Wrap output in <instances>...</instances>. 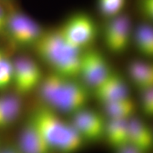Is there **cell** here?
Segmentation results:
<instances>
[{"label":"cell","mask_w":153,"mask_h":153,"mask_svg":"<svg viewBox=\"0 0 153 153\" xmlns=\"http://www.w3.org/2000/svg\"><path fill=\"white\" fill-rule=\"evenodd\" d=\"M31 118L52 152L76 153L82 148L85 140L72 123L63 120L55 111L41 107Z\"/></svg>","instance_id":"cell-3"},{"label":"cell","mask_w":153,"mask_h":153,"mask_svg":"<svg viewBox=\"0 0 153 153\" xmlns=\"http://www.w3.org/2000/svg\"><path fill=\"white\" fill-rule=\"evenodd\" d=\"M131 37V22L129 16L119 14L110 19L104 31V41L111 52L121 53L128 47Z\"/></svg>","instance_id":"cell-8"},{"label":"cell","mask_w":153,"mask_h":153,"mask_svg":"<svg viewBox=\"0 0 153 153\" xmlns=\"http://www.w3.org/2000/svg\"><path fill=\"white\" fill-rule=\"evenodd\" d=\"M128 144L146 153L153 145L150 128L143 120L132 117L128 120Z\"/></svg>","instance_id":"cell-12"},{"label":"cell","mask_w":153,"mask_h":153,"mask_svg":"<svg viewBox=\"0 0 153 153\" xmlns=\"http://www.w3.org/2000/svg\"><path fill=\"white\" fill-rule=\"evenodd\" d=\"M13 62L4 57L0 60V90L7 88L13 81Z\"/></svg>","instance_id":"cell-19"},{"label":"cell","mask_w":153,"mask_h":153,"mask_svg":"<svg viewBox=\"0 0 153 153\" xmlns=\"http://www.w3.org/2000/svg\"><path fill=\"white\" fill-rule=\"evenodd\" d=\"M126 0H99L101 14L106 18L111 19L120 14Z\"/></svg>","instance_id":"cell-18"},{"label":"cell","mask_w":153,"mask_h":153,"mask_svg":"<svg viewBox=\"0 0 153 153\" xmlns=\"http://www.w3.org/2000/svg\"><path fill=\"white\" fill-rule=\"evenodd\" d=\"M0 153H21L19 152V149H16L14 148H7L1 151Z\"/></svg>","instance_id":"cell-24"},{"label":"cell","mask_w":153,"mask_h":153,"mask_svg":"<svg viewBox=\"0 0 153 153\" xmlns=\"http://www.w3.org/2000/svg\"><path fill=\"white\" fill-rule=\"evenodd\" d=\"M72 115V125L84 140L94 141L104 136L106 122L98 113L84 108Z\"/></svg>","instance_id":"cell-9"},{"label":"cell","mask_w":153,"mask_h":153,"mask_svg":"<svg viewBox=\"0 0 153 153\" xmlns=\"http://www.w3.org/2000/svg\"><path fill=\"white\" fill-rule=\"evenodd\" d=\"M117 153H144L138 149L131 145H126L125 146L117 149Z\"/></svg>","instance_id":"cell-23"},{"label":"cell","mask_w":153,"mask_h":153,"mask_svg":"<svg viewBox=\"0 0 153 153\" xmlns=\"http://www.w3.org/2000/svg\"><path fill=\"white\" fill-rule=\"evenodd\" d=\"M128 120L109 119L106 123L104 136L108 144L116 150L128 145Z\"/></svg>","instance_id":"cell-13"},{"label":"cell","mask_w":153,"mask_h":153,"mask_svg":"<svg viewBox=\"0 0 153 153\" xmlns=\"http://www.w3.org/2000/svg\"><path fill=\"white\" fill-rule=\"evenodd\" d=\"M111 72L108 61L99 51L90 50L82 53L79 76L86 86L95 89Z\"/></svg>","instance_id":"cell-6"},{"label":"cell","mask_w":153,"mask_h":153,"mask_svg":"<svg viewBox=\"0 0 153 153\" xmlns=\"http://www.w3.org/2000/svg\"><path fill=\"white\" fill-rule=\"evenodd\" d=\"M139 9L141 14L148 20L153 17V0H139Z\"/></svg>","instance_id":"cell-21"},{"label":"cell","mask_w":153,"mask_h":153,"mask_svg":"<svg viewBox=\"0 0 153 153\" xmlns=\"http://www.w3.org/2000/svg\"><path fill=\"white\" fill-rule=\"evenodd\" d=\"M39 94L47 107L53 111L73 114L86 108L89 96L85 84L51 73L43 78L38 86Z\"/></svg>","instance_id":"cell-1"},{"label":"cell","mask_w":153,"mask_h":153,"mask_svg":"<svg viewBox=\"0 0 153 153\" xmlns=\"http://www.w3.org/2000/svg\"><path fill=\"white\" fill-rule=\"evenodd\" d=\"M13 66V81L17 92L26 94L40 85L43 73L41 68L31 58L26 56L17 57Z\"/></svg>","instance_id":"cell-7"},{"label":"cell","mask_w":153,"mask_h":153,"mask_svg":"<svg viewBox=\"0 0 153 153\" xmlns=\"http://www.w3.org/2000/svg\"><path fill=\"white\" fill-rule=\"evenodd\" d=\"M141 91V108L145 115L151 116L153 114V87Z\"/></svg>","instance_id":"cell-20"},{"label":"cell","mask_w":153,"mask_h":153,"mask_svg":"<svg viewBox=\"0 0 153 153\" xmlns=\"http://www.w3.org/2000/svg\"><path fill=\"white\" fill-rule=\"evenodd\" d=\"M8 15L9 12H7V10L1 4V3H0V33L4 32Z\"/></svg>","instance_id":"cell-22"},{"label":"cell","mask_w":153,"mask_h":153,"mask_svg":"<svg viewBox=\"0 0 153 153\" xmlns=\"http://www.w3.org/2000/svg\"><path fill=\"white\" fill-rule=\"evenodd\" d=\"M94 90L96 99L102 104L131 97L125 80L113 72Z\"/></svg>","instance_id":"cell-10"},{"label":"cell","mask_w":153,"mask_h":153,"mask_svg":"<svg viewBox=\"0 0 153 153\" xmlns=\"http://www.w3.org/2000/svg\"><path fill=\"white\" fill-rule=\"evenodd\" d=\"M128 72L134 85L140 91L153 87V68L150 64L133 60L128 65Z\"/></svg>","instance_id":"cell-14"},{"label":"cell","mask_w":153,"mask_h":153,"mask_svg":"<svg viewBox=\"0 0 153 153\" xmlns=\"http://www.w3.org/2000/svg\"><path fill=\"white\" fill-rule=\"evenodd\" d=\"M22 111V102L13 95L0 97V128L14 122Z\"/></svg>","instance_id":"cell-15"},{"label":"cell","mask_w":153,"mask_h":153,"mask_svg":"<svg viewBox=\"0 0 153 153\" xmlns=\"http://www.w3.org/2000/svg\"><path fill=\"white\" fill-rule=\"evenodd\" d=\"M19 150L21 153H51L43 135L33 118L26 124L19 137Z\"/></svg>","instance_id":"cell-11"},{"label":"cell","mask_w":153,"mask_h":153,"mask_svg":"<svg viewBox=\"0 0 153 153\" xmlns=\"http://www.w3.org/2000/svg\"><path fill=\"white\" fill-rule=\"evenodd\" d=\"M33 46L38 56L53 73L72 78L79 76L83 52L70 45L59 30L43 32Z\"/></svg>","instance_id":"cell-2"},{"label":"cell","mask_w":153,"mask_h":153,"mask_svg":"<svg viewBox=\"0 0 153 153\" xmlns=\"http://www.w3.org/2000/svg\"><path fill=\"white\" fill-rule=\"evenodd\" d=\"M4 57V53L1 51V50H0V60H1V59H3Z\"/></svg>","instance_id":"cell-25"},{"label":"cell","mask_w":153,"mask_h":153,"mask_svg":"<svg viewBox=\"0 0 153 153\" xmlns=\"http://www.w3.org/2000/svg\"><path fill=\"white\" fill-rule=\"evenodd\" d=\"M134 41L137 51L146 57L153 55V30L149 24H141L136 28Z\"/></svg>","instance_id":"cell-17"},{"label":"cell","mask_w":153,"mask_h":153,"mask_svg":"<svg viewBox=\"0 0 153 153\" xmlns=\"http://www.w3.org/2000/svg\"><path fill=\"white\" fill-rule=\"evenodd\" d=\"M59 30L70 45L81 51L92 45L97 36L95 22L90 16L84 14L70 17Z\"/></svg>","instance_id":"cell-5"},{"label":"cell","mask_w":153,"mask_h":153,"mask_svg":"<svg viewBox=\"0 0 153 153\" xmlns=\"http://www.w3.org/2000/svg\"><path fill=\"white\" fill-rule=\"evenodd\" d=\"M4 32L11 43L19 47L34 45L43 33L35 21L19 11L9 13Z\"/></svg>","instance_id":"cell-4"},{"label":"cell","mask_w":153,"mask_h":153,"mask_svg":"<svg viewBox=\"0 0 153 153\" xmlns=\"http://www.w3.org/2000/svg\"><path fill=\"white\" fill-rule=\"evenodd\" d=\"M109 119L129 120L136 111V106L131 97L103 104Z\"/></svg>","instance_id":"cell-16"}]
</instances>
